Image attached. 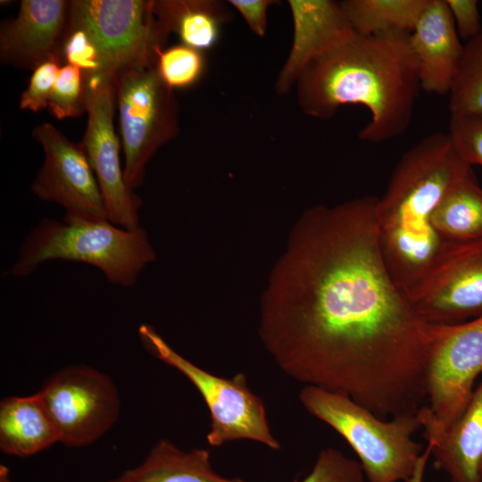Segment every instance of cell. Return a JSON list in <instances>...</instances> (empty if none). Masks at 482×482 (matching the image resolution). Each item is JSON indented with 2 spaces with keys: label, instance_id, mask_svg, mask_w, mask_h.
<instances>
[{
  "label": "cell",
  "instance_id": "1",
  "mask_svg": "<svg viewBox=\"0 0 482 482\" xmlns=\"http://www.w3.org/2000/svg\"><path fill=\"white\" fill-rule=\"evenodd\" d=\"M376 202L302 214L262 296L258 331L287 376L384 420L417 414L427 399L431 332L385 262Z\"/></svg>",
  "mask_w": 482,
  "mask_h": 482
},
{
  "label": "cell",
  "instance_id": "2",
  "mask_svg": "<svg viewBox=\"0 0 482 482\" xmlns=\"http://www.w3.org/2000/svg\"><path fill=\"white\" fill-rule=\"evenodd\" d=\"M303 112L333 117L344 105L364 106L370 121L359 138L370 143L394 139L409 128L421 91L410 33L359 36L312 61L296 82Z\"/></svg>",
  "mask_w": 482,
  "mask_h": 482
},
{
  "label": "cell",
  "instance_id": "3",
  "mask_svg": "<svg viewBox=\"0 0 482 482\" xmlns=\"http://www.w3.org/2000/svg\"><path fill=\"white\" fill-rule=\"evenodd\" d=\"M470 170L447 133L436 132L402 155L384 195L377 198L375 219L381 253L405 295L451 245L433 228L432 217L449 188Z\"/></svg>",
  "mask_w": 482,
  "mask_h": 482
},
{
  "label": "cell",
  "instance_id": "4",
  "mask_svg": "<svg viewBox=\"0 0 482 482\" xmlns=\"http://www.w3.org/2000/svg\"><path fill=\"white\" fill-rule=\"evenodd\" d=\"M50 260L87 263L102 270L112 284L130 287L155 260V253L141 227L127 229L110 220L44 219L25 240L9 273L26 277Z\"/></svg>",
  "mask_w": 482,
  "mask_h": 482
},
{
  "label": "cell",
  "instance_id": "5",
  "mask_svg": "<svg viewBox=\"0 0 482 482\" xmlns=\"http://www.w3.org/2000/svg\"><path fill=\"white\" fill-rule=\"evenodd\" d=\"M299 400L349 444L369 482H410L424 452L412 439L421 428L417 414L386 421L345 395L312 386L302 388Z\"/></svg>",
  "mask_w": 482,
  "mask_h": 482
},
{
  "label": "cell",
  "instance_id": "6",
  "mask_svg": "<svg viewBox=\"0 0 482 482\" xmlns=\"http://www.w3.org/2000/svg\"><path fill=\"white\" fill-rule=\"evenodd\" d=\"M138 335L155 357L183 374L201 394L210 413L206 436L210 445L247 439L272 450L280 448L270 430L265 405L250 389L243 373L227 378L206 371L177 353L148 324L139 327Z\"/></svg>",
  "mask_w": 482,
  "mask_h": 482
},
{
  "label": "cell",
  "instance_id": "7",
  "mask_svg": "<svg viewBox=\"0 0 482 482\" xmlns=\"http://www.w3.org/2000/svg\"><path fill=\"white\" fill-rule=\"evenodd\" d=\"M115 102L125 156L124 179L134 191L155 152L179 132V105L156 67L123 70L113 78Z\"/></svg>",
  "mask_w": 482,
  "mask_h": 482
},
{
  "label": "cell",
  "instance_id": "8",
  "mask_svg": "<svg viewBox=\"0 0 482 482\" xmlns=\"http://www.w3.org/2000/svg\"><path fill=\"white\" fill-rule=\"evenodd\" d=\"M67 28L84 30L112 78L134 67L155 66L170 31L153 0H71Z\"/></svg>",
  "mask_w": 482,
  "mask_h": 482
},
{
  "label": "cell",
  "instance_id": "9",
  "mask_svg": "<svg viewBox=\"0 0 482 482\" xmlns=\"http://www.w3.org/2000/svg\"><path fill=\"white\" fill-rule=\"evenodd\" d=\"M428 406L417 415L423 434L448 429L461 415L482 373V315L457 325H432Z\"/></svg>",
  "mask_w": 482,
  "mask_h": 482
},
{
  "label": "cell",
  "instance_id": "10",
  "mask_svg": "<svg viewBox=\"0 0 482 482\" xmlns=\"http://www.w3.org/2000/svg\"><path fill=\"white\" fill-rule=\"evenodd\" d=\"M37 393L55 424L59 443L69 447L96 442L117 422L120 411L112 378L83 364L55 371Z\"/></svg>",
  "mask_w": 482,
  "mask_h": 482
},
{
  "label": "cell",
  "instance_id": "11",
  "mask_svg": "<svg viewBox=\"0 0 482 482\" xmlns=\"http://www.w3.org/2000/svg\"><path fill=\"white\" fill-rule=\"evenodd\" d=\"M85 74L87 120L80 144L96 174L109 220L120 228L134 229L140 227L142 202L128 187L120 166L119 139L113 126V79L105 72Z\"/></svg>",
  "mask_w": 482,
  "mask_h": 482
},
{
  "label": "cell",
  "instance_id": "12",
  "mask_svg": "<svg viewBox=\"0 0 482 482\" xmlns=\"http://www.w3.org/2000/svg\"><path fill=\"white\" fill-rule=\"evenodd\" d=\"M406 296L432 325H457L482 315V241L452 243Z\"/></svg>",
  "mask_w": 482,
  "mask_h": 482
},
{
  "label": "cell",
  "instance_id": "13",
  "mask_svg": "<svg viewBox=\"0 0 482 482\" xmlns=\"http://www.w3.org/2000/svg\"><path fill=\"white\" fill-rule=\"evenodd\" d=\"M45 161L31 190L44 201L64 207L66 219L109 220L103 194L86 151L48 122L34 128Z\"/></svg>",
  "mask_w": 482,
  "mask_h": 482
},
{
  "label": "cell",
  "instance_id": "14",
  "mask_svg": "<svg viewBox=\"0 0 482 482\" xmlns=\"http://www.w3.org/2000/svg\"><path fill=\"white\" fill-rule=\"evenodd\" d=\"M69 1L22 0L15 18L0 28L4 63L34 70L49 60L62 64V46L68 23Z\"/></svg>",
  "mask_w": 482,
  "mask_h": 482
},
{
  "label": "cell",
  "instance_id": "15",
  "mask_svg": "<svg viewBox=\"0 0 482 482\" xmlns=\"http://www.w3.org/2000/svg\"><path fill=\"white\" fill-rule=\"evenodd\" d=\"M294 36L289 54L276 82L286 93L312 61L354 37L340 3L331 0H290Z\"/></svg>",
  "mask_w": 482,
  "mask_h": 482
},
{
  "label": "cell",
  "instance_id": "16",
  "mask_svg": "<svg viewBox=\"0 0 482 482\" xmlns=\"http://www.w3.org/2000/svg\"><path fill=\"white\" fill-rule=\"evenodd\" d=\"M459 37L446 1L429 0L410 32L421 90L448 95L464 47Z\"/></svg>",
  "mask_w": 482,
  "mask_h": 482
},
{
  "label": "cell",
  "instance_id": "17",
  "mask_svg": "<svg viewBox=\"0 0 482 482\" xmlns=\"http://www.w3.org/2000/svg\"><path fill=\"white\" fill-rule=\"evenodd\" d=\"M423 436L436 466L452 482H482V380L448 429Z\"/></svg>",
  "mask_w": 482,
  "mask_h": 482
},
{
  "label": "cell",
  "instance_id": "18",
  "mask_svg": "<svg viewBox=\"0 0 482 482\" xmlns=\"http://www.w3.org/2000/svg\"><path fill=\"white\" fill-rule=\"evenodd\" d=\"M59 443L55 424L37 393L8 396L0 403V449L29 457Z\"/></svg>",
  "mask_w": 482,
  "mask_h": 482
},
{
  "label": "cell",
  "instance_id": "19",
  "mask_svg": "<svg viewBox=\"0 0 482 482\" xmlns=\"http://www.w3.org/2000/svg\"><path fill=\"white\" fill-rule=\"evenodd\" d=\"M108 482H246L218 474L204 448L184 451L168 439H160L137 466Z\"/></svg>",
  "mask_w": 482,
  "mask_h": 482
},
{
  "label": "cell",
  "instance_id": "20",
  "mask_svg": "<svg viewBox=\"0 0 482 482\" xmlns=\"http://www.w3.org/2000/svg\"><path fill=\"white\" fill-rule=\"evenodd\" d=\"M432 225L445 242L482 241V187L471 170L444 195L433 214Z\"/></svg>",
  "mask_w": 482,
  "mask_h": 482
},
{
  "label": "cell",
  "instance_id": "21",
  "mask_svg": "<svg viewBox=\"0 0 482 482\" xmlns=\"http://www.w3.org/2000/svg\"><path fill=\"white\" fill-rule=\"evenodd\" d=\"M156 16L183 45L199 51L212 48L227 18L223 6L211 0L154 1Z\"/></svg>",
  "mask_w": 482,
  "mask_h": 482
},
{
  "label": "cell",
  "instance_id": "22",
  "mask_svg": "<svg viewBox=\"0 0 482 482\" xmlns=\"http://www.w3.org/2000/svg\"><path fill=\"white\" fill-rule=\"evenodd\" d=\"M429 0H345L340 2L359 36L410 33Z\"/></svg>",
  "mask_w": 482,
  "mask_h": 482
},
{
  "label": "cell",
  "instance_id": "23",
  "mask_svg": "<svg viewBox=\"0 0 482 482\" xmlns=\"http://www.w3.org/2000/svg\"><path fill=\"white\" fill-rule=\"evenodd\" d=\"M448 95L450 115L482 114V30L464 45Z\"/></svg>",
  "mask_w": 482,
  "mask_h": 482
},
{
  "label": "cell",
  "instance_id": "24",
  "mask_svg": "<svg viewBox=\"0 0 482 482\" xmlns=\"http://www.w3.org/2000/svg\"><path fill=\"white\" fill-rule=\"evenodd\" d=\"M162 81L172 90L195 84L204 70L202 51L186 45L159 50L155 64Z\"/></svg>",
  "mask_w": 482,
  "mask_h": 482
},
{
  "label": "cell",
  "instance_id": "25",
  "mask_svg": "<svg viewBox=\"0 0 482 482\" xmlns=\"http://www.w3.org/2000/svg\"><path fill=\"white\" fill-rule=\"evenodd\" d=\"M47 108L57 120L77 118L87 112L86 74L80 69L70 64L61 67Z\"/></svg>",
  "mask_w": 482,
  "mask_h": 482
},
{
  "label": "cell",
  "instance_id": "26",
  "mask_svg": "<svg viewBox=\"0 0 482 482\" xmlns=\"http://www.w3.org/2000/svg\"><path fill=\"white\" fill-rule=\"evenodd\" d=\"M364 477L359 461L336 448H326L320 452L309 475L294 482H364Z\"/></svg>",
  "mask_w": 482,
  "mask_h": 482
},
{
  "label": "cell",
  "instance_id": "27",
  "mask_svg": "<svg viewBox=\"0 0 482 482\" xmlns=\"http://www.w3.org/2000/svg\"><path fill=\"white\" fill-rule=\"evenodd\" d=\"M447 135L466 163L482 166V114L450 115Z\"/></svg>",
  "mask_w": 482,
  "mask_h": 482
},
{
  "label": "cell",
  "instance_id": "28",
  "mask_svg": "<svg viewBox=\"0 0 482 482\" xmlns=\"http://www.w3.org/2000/svg\"><path fill=\"white\" fill-rule=\"evenodd\" d=\"M62 62L77 67L87 74L105 72L99 50L87 34L80 29L66 28L62 46Z\"/></svg>",
  "mask_w": 482,
  "mask_h": 482
},
{
  "label": "cell",
  "instance_id": "29",
  "mask_svg": "<svg viewBox=\"0 0 482 482\" xmlns=\"http://www.w3.org/2000/svg\"><path fill=\"white\" fill-rule=\"evenodd\" d=\"M62 65L58 60H49L32 71L29 85L21 96L20 109L37 112L48 107L52 90Z\"/></svg>",
  "mask_w": 482,
  "mask_h": 482
},
{
  "label": "cell",
  "instance_id": "30",
  "mask_svg": "<svg viewBox=\"0 0 482 482\" xmlns=\"http://www.w3.org/2000/svg\"><path fill=\"white\" fill-rule=\"evenodd\" d=\"M445 1L459 37L470 40L482 30L478 1Z\"/></svg>",
  "mask_w": 482,
  "mask_h": 482
},
{
  "label": "cell",
  "instance_id": "31",
  "mask_svg": "<svg viewBox=\"0 0 482 482\" xmlns=\"http://www.w3.org/2000/svg\"><path fill=\"white\" fill-rule=\"evenodd\" d=\"M243 16L251 30L262 37L267 27V9L275 3L270 0H230L229 1Z\"/></svg>",
  "mask_w": 482,
  "mask_h": 482
},
{
  "label": "cell",
  "instance_id": "32",
  "mask_svg": "<svg viewBox=\"0 0 482 482\" xmlns=\"http://www.w3.org/2000/svg\"><path fill=\"white\" fill-rule=\"evenodd\" d=\"M430 454L431 451L430 448L428 446L427 449L423 452L410 482H423L425 467Z\"/></svg>",
  "mask_w": 482,
  "mask_h": 482
},
{
  "label": "cell",
  "instance_id": "33",
  "mask_svg": "<svg viewBox=\"0 0 482 482\" xmlns=\"http://www.w3.org/2000/svg\"><path fill=\"white\" fill-rule=\"evenodd\" d=\"M0 482H12L9 470L3 464L0 466Z\"/></svg>",
  "mask_w": 482,
  "mask_h": 482
},
{
  "label": "cell",
  "instance_id": "34",
  "mask_svg": "<svg viewBox=\"0 0 482 482\" xmlns=\"http://www.w3.org/2000/svg\"><path fill=\"white\" fill-rule=\"evenodd\" d=\"M481 472H482V464H481Z\"/></svg>",
  "mask_w": 482,
  "mask_h": 482
}]
</instances>
